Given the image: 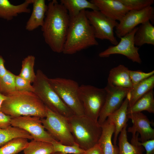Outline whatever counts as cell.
Here are the masks:
<instances>
[{"label": "cell", "instance_id": "1", "mask_svg": "<svg viewBox=\"0 0 154 154\" xmlns=\"http://www.w3.org/2000/svg\"><path fill=\"white\" fill-rule=\"evenodd\" d=\"M47 5L41 30L46 43L54 52L62 53L70 22L68 12L56 0Z\"/></svg>", "mask_w": 154, "mask_h": 154}, {"label": "cell", "instance_id": "2", "mask_svg": "<svg viewBox=\"0 0 154 154\" xmlns=\"http://www.w3.org/2000/svg\"><path fill=\"white\" fill-rule=\"evenodd\" d=\"M98 45L94 29L85 13V10L70 18L62 53L72 54L92 46Z\"/></svg>", "mask_w": 154, "mask_h": 154}, {"label": "cell", "instance_id": "3", "mask_svg": "<svg viewBox=\"0 0 154 154\" xmlns=\"http://www.w3.org/2000/svg\"><path fill=\"white\" fill-rule=\"evenodd\" d=\"M1 111L12 117L31 116L45 118L46 107L32 92L16 91L6 96Z\"/></svg>", "mask_w": 154, "mask_h": 154}, {"label": "cell", "instance_id": "4", "mask_svg": "<svg viewBox=\"0 0 154 154\" xmlns=\"http://www.w3.org/2000/svg\"><path fill=\"white\" fill-rule=\"evenodd\" d=\"M67 119L74 142L81 149L86 150L98 143L102 128L98 121L85 115H73Z\"/></svg>", "mask_w": 154, "mask_h": 154}, {"label": "cell", "instance_id": "5", "mask_svg": "<svg viewBox=\"0 0 154 154\" xmlns=\"http://www.w3.org/2000/svg\"><path fill=\"white\" fill-rule=\"evenodd\" d=\"M33 86L34 93L45 106L52 111L68 118L74 115L62 100L50 84L49 78L37 70Z\"/></svg>", "mask_w": 154, "mask_h": 154}, {"label": "cell", "instance_id": "6", "mask_svg": "<svg viewBox=\"0 0 154 154\" xmlns=\"http://www.w3.org/2000/svg\"><path fill=\"white\" fill-rule=\"evenodd\" d=\"M53 89L74 115H84L79 96V86L76 81L62 78H49Z\"/></svg>", "mask_w": 154, "mask_h": 154}, {"label": "cell", "instance_id": "7", "mask_svg": "<svg viewBox=\"0 0 154 154\" xmlns=\"http://www.w3.org/2000/svg\"><path fill=\"white\" fill-rule=\"evenodd\" d=\"M105 88L82 84L79 86V96L84 115L98 121L106 96Z\"/></svg>", "mask_w": 154, "mask_h": 154}, {"label": "cell", "instance_id": "8", "mask_svg": "<svg viewBox=\"0 0 154 154\" xmlns=\"http://www.w3.org/2000/svg\"><path fill=\"white\" fill-rule=\"evenodd\" d=\"M41 120L45 129L55 140L66 145L74 143L67 117L46 107V116Z\"/></svg>", "mask_w": 154, "mask_h": 154}, {"label": "cell", "instance_id": "9", "mask_svg": "<svg viewBox=\"0 0 154 154\" xmlns=\"http://www.w3.org/2000/svg\"><path fill=\"white\" fill-rule=\"evenodd\" d=\"M86 17L92 27L96 38L108 40L116 45L118 43L114 29L118 23L105 16L98 10H85Z\"/></svg>", "mask_w": 154, "mask_h": 154}, {"label": "cell", "instance_id": "10", "mask_svg": "<svg viewBox=\"0 0 154 154\" xmlns=\"http://www.w3.org/2000/svg\"><path fill=\"white\" fill-rule=\"evenodd\" d=\"M154 9L152 6L140 10L129 11L119 21L115 28L117 36L120 38L128 34L139 24L147 21H153Z\"/></svg>", "mask_w": 154, "mask_h": 154}, {"label": "cell", "instance_id": "11", "mask_svg": "<svg viewBox=\"0 0 154 154\" xmlns=\"http://www.w3.org/2000/svg\"><path fill=\"white\" fill-rule=\"evenodd\" d=\"M138 27H135L130 32L120 38V42L116 45L110 46L99 54L100 57H109L113 54L123 55L133 62L139 64L142 61L138 53L139 48L135 46L134 38Z\"/></svg>", "mask_w": 154, "mask_h": 154}, {"label": "cell", "instance_id": "12", "mask_svg": "<svg viewBox=\"0 0 154 154\" xmlns=\"http://www.w3.org/2000/svg\"><path fill=\"white\" fill-rule=\"evenodd\" d=\"M12 126L21 129L28 133L33 139L51 143L54 138L46 131L38 117L22 116L12 117Z\"/></svg>", "mask_w": 154, "mask_h": 154}, {"label": "cell", "instance_id": "13", "mask_svg": "<svg viewBox=\"0 0 154 154\" xmlns=\"http://www.w3.org/2000/svg\"><path fill=\"white\" fill-rule=\"evenodd\" d=\"M105 102L99 116L98 122L101 125L108 116L119 109L122 104L130 89L113 86L107 84Z\"/></svg>", "mask_w": 154, "mask_h": 154}, {"label": "cell", "instance_id": "14", "mask_svg": "<svg viewBox=\"0 0 154 154\" xmlns=\"http://www.w3.org/2000/svg\"><path fill=\"white\" fill-rule=\"evenodd\" d=\"M127 117L131 119L133 124L127 130L132 134L131 139L138 136V133L140 135L139 140L141 142L154 139V129L151 127V122L146 115L139 112L128 114Z\"/></svg>", "mask_w": 154, "mask_h": 154}, {"label": "cell", "instance_id": "15", "mask_svg": "<svg viewBox=\"0 0 154 154\" xmlns=\"http://www.w3.org/2000/svg\"><path fill=\"white\" fill-rule=\"evenodd\" d=\"M104 15L110 19L120 21L129 11L119 0H92Z\"/></svg>", "mask_w": 154, "mask_h": 154}, {"label": "cell", "instance_id": "16", "mask_svg": "<svg viewBox=\"0 0 154 154\" xmlns=\"http://www.w3.org/2000/svg\"><path fill=\"white\" fill-rule=\"evenodd\" d=\"M107 84L114 86L131 89L133 85L130 78L129 70L122 64L113 68L110 71Z\"/></svg>", "mask_w": 154, "mask_h": 154}, {"label": "cell", "instance_id": "17", "mask_svg": "<svg viewBox=\"0 0 154 154\" xmlns=\"http://www.w3.org/2000/svg\"><path fill=\"white\" fill-rule=\"evenodd\" d=\"M129 103V99L127 95L125 99L119 108L109 115L107 119L112 122L115 126L113 143L116 145L119 134L123 128L127 125L128 120L127 110Z\"/></svg>", "mask_w": 154, "mask_h": 154}, {"label": "cell", "instance_id": "18", "mask_svg": "<svg viewBox=\"0 0 154 154\" xmlns=\"http://www.w3.org/2000/svg\"><path fill=\"white\" fill-rule=\"evenodd\" d=\"M102 132L98 143L102 148L104 154H117L118 147L113 144L112 137L114 132L115 126L106 119L101 125Z\"/></svg>", "mask_w": 154, "mask_h": 154}, {"label": "cell", "instance_id": "19", "mask_svg": "<svg viewBox=\"0 0 154 154\" xmlns=\"http://www.w3.org/2000/svg\"><path fill=\"white\" fill-rule=\"evenodd\" d=\"M33 0H26L23 3L15 5L8 0H0V18L10 21L19 14L29 13L31 10L28 8Z\"/></svg>", "mask_w": 154, "mask_h": 154}, {"label": "cell", "instance_id": "20", "mask_svg": "<svg viewBox=\"0 0 154 154\" xmlns=\"http://www.w3.org/2000/svg\"><path fill=\"white\" fill-rule=\"evenodd\" d=\"M31 15L27 22L26 29L32 31L43 25L47 5L44 0H33Z\"/></svg>", "mask_w": 154, "mask_h": 154}, {"label": "cell", "instance_id": "21", "mask_svg": "<svg viewBox=\"0 0 154 154\" xmlns=\"http://www.w3.org/2000/svg\"><path fill=\"white\" fill-rule=\"evenodd\" d=\"M154 87V75L133 86L128 92V107L132 106L139 98L153 90Z\"/></svg>", "mask_w": 154, "mask_h": 154}, {"label": "cell", "instance_id": "22", "mask_svg": "<svg viewBox=\"0 0 154 154\" xmlns=\"http://www.w3.org/2000/svg\"><path fill=\"white\" fill-rule=\"evenodd\" d=\"M135 45L140 46L147 44L154 45V27L150 21L138 27L134 38Z\"/></svg>", "mask_w": 154, "mask_h": 154}, {"label": "cell", "instance_id": "23", "mask_svg": "<svg viewBox=\"0 0 154 154\" xmlns=\"http://www.w3.org/2000/svg\"><path fill=\"white\" fill-rule=\"evenodd\" d=\"M60 3L67 11L70 18L76 16L87 9L99 11L94 4L86 0H61Z\"/></svg>", "mask_w": 154, "mask_h": 154}, {"label": "cell", "instance_id": "24", "mask_svg": "<svg viewBox=\"0 0 154 154\" xmlns=\"http://www.w3.org/2000/svg\"><path fill=\"white\" fill-rule=\"evenodd\" d=\"M146 111L154 113V92L149 91L137 100L131 106L128 107L127 114Z\"/></svg>", "mask_w": 154, "mask_h": 154}, {"label": "cell", "instance_id": "25", "mask_svg": "<svg viewBox=\"0 0 154 154\" xmlns=\"http://www.w3.org/2000/svg\"><path fill=\"white\" fill-rule=\"evenodd\" d=\"M127 124L120 132L118 138V152L117 154H143L144 147L141 145H134L128 140L127 131Z\"/></svg>", "mask_w": 154, "mask_h": 154}, {"label": "cell", "instance_id": "26", "mask_svg": "<svg viewBox=\"0 0 154 154\" xmlns=\"http://www.w3.org/2000/svg\"><path fill=\"white\" fill-rule=\"evenodd\" d=\"M19 137L33 139L29 133L20 128L12 126L5 129L0 128V147L14 139Z\"/></svg>", "mask_w": 154, "mask_h": 154}, {"label": "cell", "instance_id": "27", "mask_svg": "<svg viewBox=\"0 0 154 154\" xmlns=\"http://www.w3.org/2000/svg\"><path fill=\"white\" fill-rule=\"evenodd\" d=\"M25 154H52L54 147L50 142L33 139L23 150Z\"/></svg>", "mask_w": 154, "mask_h": 154}, {"label": "cell", "instance_id": "28", "mask_svg": "<svg viewBox=\"0 0 154 154\" xmlns=\"http://www.w3.org/2000/svg\"><path fill=\"white\" fill-rule=\"evenodd\" d=\"M27 138L19 137L14 139L0 147V154H17L23 151L27 144Z\"/></svg>", "mask_w": 154, "mask_h": 154}, {"label": "cell", "instance_id": "29", "mask_svg": "<svg viewBox=\"0 0 154 154\" xmlns=\"http://www.w3.org/2000/svg\"><path fill=\"white\" fill-rule=\"evenodd\" d=\"M35 61V57L29 55L25 58L22 62V67L19 75L21 77L33 83L36 78V74L34 71Z\"/></svg>", "mask_w": 154, "mask_h": 154}, {"label": "cell", "instance_id": "30", "mask_svg": "<svg viewBox=\"0 0 154 154\" xmlns=\"http://www.w3.org/2000/svg\"><path fill=\"white\" fill-rule=\"evenodd\" d=\"M15 75L8 70L7 72L0 78V93L7 96L16 91L15 84Z\"/></svg>", "mask_w": 154, "mask_h": 154}, {"label": "cell", "instance_id": "31", "mask_svg": "<svg viewBox=\"0 0 154 154\" xmlns=\"http://www.w3.org/2000/svg\"><path fill=\"white\" fill-rule=\"evenodd\" d=\"M53 145L54 153H60L63 154H83L85 150L81 149L76 143L72 145H68L60 143L54 140L51 142Z\"/></svg>", "mask_w": 154, "mask_h": 154}, {"label": "cell", "instance_id": "32", "mask_svg": "<svg viewBox=\"0 0 154 154\" xmlns=\"http://www.w3.org/2000/svg\"><path fill=\"white\" fill-rule=\"evenodd\" d=\"M130 10L139 11L151 6L153 0H119Z\"/></svg>", "mask_w": 154, "mask_h": 154}, {"label": "cell", "instance_id": "33", "mask_svg": "<svg viewBox=\"0 0 154 154\" xmlns=\"http://www.w3.org/2000/svg\"><path fill=\"white\" fill-rule=\"evenodd\" d=\"M129 75L133 86L140 82L154 75V70L145 72L140 70H129Z\"/></svg>", "mask_w": 154, "mask_h": 154}, {"label": "cell", "instance_id": "34", "mask_svg": "<svg viewBox=\"0 0 154 154\" xmlns=\"http://www.w3.org/2000/svg\"><path fill=\"white\" fill-rule=\"evenodd\" d=\"M29 81L18 75H15V84L16 90L19 92H34V89Z\"/></svg>", "mask_w": 154, "mask_h": 154}, {"label": "cell", "instance_id": "35", "mask_svg": "<svg viewBox=\"0 0 154 154\" xmlns=\"http://www.w3.org/2000/svg\"><path fill=\"white\" fill-rule=\"evenodd\" d=\"M11 118L0 111V128L5 129L11 126Z\"/></svg>", "mask_w": 154, "mask_h": 154}, {"label": "cell", "instance_id": "36", "mask_svg": "<svg viewBox=\"0 0 154 154\" xmlns=\"http://www.w3.org/2000/svg\"><path fill=\"white\" fill-rule=\"evenodd\" d=\"M138 145H142L146 151V154H154V139L144 142L139 141Z\"/></svg>", "mask_w": 154, "mask_h": 154}, {"label": "cell", "instance_id": "37", "mask_svg": "<svg viewBox=\"0 0 154 154\" xmlns=\"http://www.w3.org/2000/svg\"><path fill=\"white\" fill-rule=\"evenodd\" d=\"M83 154H104L103 151L98 144L93 147L85 150Z\"/></svg>", "mask_w": 154, "mask_h": 154}, {"label": "cell", "instance_id": "38", "mask_svg": "<svg viewBox=\"0 0 154 154\" xmlns=\"http://www.w3.org/2000/svg\"><path fill=\"white\" fill-rule=\"evenodd\" d=\"M5 62L3 57L0 55V78L3 76L8 71L5 66Z\"/></svg>", "mask_w": 154, "mask_h": 154}, {"label": "cell", "instance_id": "39", "mask_svg": "<svg viewBox=\"0 0 154 154\" xmlns=\"http://www.w3.org/2000/svg\"><path fill=\"white\" fill-rule=\"evenodd\" d=\"M6 98V96L3 95L0 93V111H1L2 104Z\"/></svg>", "mask_w": 154, "mask_h": 154}, {"label": "cell", "instance_id": "40", "mask_svg": "<svg viewBox=\"0 0 154 154\" xmlns=\"http://www.w3.org/2000/svg\"><path fill=\"white\" fill-rule=\"evenodd\" d=\"M55 154H63V153H61L57 152V153H55Z\"/></svg>", "mask_w": 154, "mask_h": 154}, {"label": "cell", "instance_id": "41", "mask_svg": "<svg viewBox=\"0 0 154 154\" xmlns=\"http://www.w3.org/2000/svg\"><path fill=\"white\" fill-rule=\"evenodd\" d=\"M55 153H53V154H55Z\"/></svg>", "mask_w": 154, "mask_h": 154}]
</instances>
